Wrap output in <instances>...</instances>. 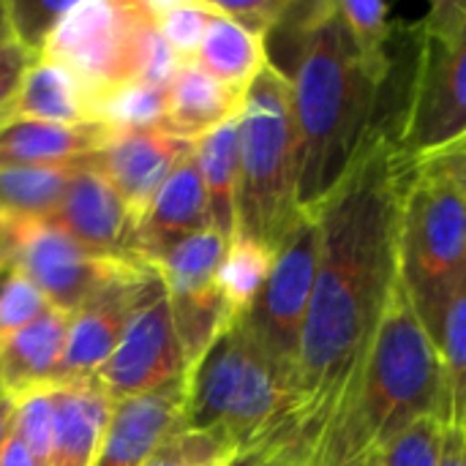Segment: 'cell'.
I'll return each mask as SVG.
<instances>
[{
    "label": "cell",
    "instance_id": "cell-16",
    "mask_svg": "<svg viewBox=\"0 0 466 466\" xmlns=\"http://www.w3.org/2000/svg\"><path fill=\"white\" fill-rule=\"evenodd\" d=\"M55 434L49 466H96L115 399L98 377L66 380L52 388Z\"/></svg>",
    "mask_w": 466,
    "mask_h": 466
},
{
    "label": "cell",
    "instance_id": "cell-20",
    "mask_svg": "<svg viewBox=\"0 0 466 466\" xmlns=\"http://www.w3.org/2000/svg\"><path fill=\"white\" fill-rule=\"evenodd\" d=\"M246 93L213 79L194 63H183L167 87V123L175 137L197 142L221 123L232 120L243 109Z\"/></svg>",
    "mask_w": 466,
    "mask_h": 466
},
{
    "label": "cell",
    "instance_id": "cell-42",
    "mask_svg": "<svg viewBox=\"0 0 466 466\" xmlns=\"http://www.w3.org/2000/svg\"><path fill=\"white\" fill-rule=\"evenodd\" d=\"M8 265H11V235H8V221H5V227L0 229V276L8 270Z\"/></svg>",
    "mask_w": 466,
    "mask_h": 466
},
{
    "label": "cell",
    "instance_id": "cell-6",
    "mask_svg": "<svg viewBox=\"0 0 466 466\" xmlns=\"http://www.w3.org/2000/svg\"><path fill=\"white\" fill-rule=\"evenodd\" d=\"M464 273L466 194L412 169L399 218V279L434 341Z\"/></svg>",
    "mask_w": 466,
    "mask_h": 466
},
{
    "label": "cell",
    "instance_id": "cell-1",
    "mask_svg": "<svg viewBox=\"0 0 466 466\" xmlns=\"http://www.w3.org/2000/svg\"><path fill=\"white\" fill-rule=\"evenodd\" d=\"M410 175V161L380 126L347 175L311 208L319 265L295 371L306 466L399 281V218Z\"/></svg>",
    "mask_w": 466,
    "mask_h": 466
},
{
    "label": "cell",
    "instance_id": "cell-14",
    "mask_svg": "<svg viewBox=\"0 0 466 466\" xmlns=\"http://www.w3.org/2000/svg\"><path fill=\"white\" fill-rule=\"evenodd\" d=\"M150 270L153 265H145L123 276L120 281L98 292L93 300H87L76 314H71L63 366H60V382L96 377L104 369V363L112 358L126 330V322L137 306V298Z\"/></svg>",
    "mask_w": 466,
    "mask_h": 466
},
{
    "label": "cell",
    "instance_id": "cell-33",
    "mask_svg": "<svg viewBox=\"0 0 466 466\" xmlns=\"http://www.w3.org/2000/svg\"><path fill=\"white\" fill-rule=\"evenodd\" d=\"M52 388L30 390L14 399L16 401L14 434L25 442V448L30 451L38 466H49V456H52V434H55Z\"/></svg>",
    "mask_w": 466,
    "mask_h": 466
},
{
    "label": "cell",
    "instance_id": "cell-15",
    "mask_svg": "<svg viewBox=\"0 0 466 466\" xmlns=\"http://www.w3.org/2000/svg\"><path fill=\"white\" fill-rule=\"evenodd\" d=\"M186 377L161 390L115 404L96 466H142L172 434L183 431Z\"/></svg>",
    "mask_w": 466,
    "mask_h": 466
},
{
    "label": "cell",
    "instance_id": "cell-36",
    "mask_svg": "<svg viewBox=\"0 0 466 466\" xmlns=\"http://www.w3.org/2000/svg\"><path fill=\"white\" fill-rule=\"evenodd\" d=\"M210 3L218 14L240 22L243 27H248L251 33H257L262 38L270 35V30L281 22V16L289 8V0H246V3H227V0L216 3V0H210Z\"/></svg>",
    "mask_w": 466,
    "mask_h": 466
},
{
    "label": "cell",
    "instance_id": "cell-18",
    "mask_svg": "<svg viewBox=\"0 0 466 466\" xmlns=\"http://www.w3.org/2000/svg\"><path fill=\"white\" fill-rule=\"evenodd\" d=\"M71 317L49 309L19 333L0 341V390L11 399L60 382Z\"/></svg>",
    "mask_w": 466,
    "mask_h": 466
},
{
    "label": "cell",
    "instance_id": "cell-9",
    "mask_svg": "<svg viewBox=\"0 0 466 466\" xmlns=\"http://www.w3.org/2000/svg\"><path fill=\"white\" fill-rule=\"evenodd\" d=\"M319 265V221L311 208H303L292 229L281 238L273 254L270 276L254 306L240 317L265 355L279 363L292 380L298 371L300 339L314 295Z\"/></svg>",
    "mask_w": 466,
    "mask_h": 466
},
{
    "label": "cell",
    "instance_id": "cell-37",
    "mask_svg": "<svg viewBox=\"0 0 466 466\" xmlns=\"http://www.w3.org/2000/svg\"><path fill=\"white\" fill-rule=\"evenodd\" d=\"M410 167L420 175L442 177L466 194V131L459 139H453L451 145H445V147H440L423 158L410 161Z\"/></svg>",
    "mask_w": 466,
    "mask_h": 466
},
{
    "label": "cell",
    "instance_id": "cell-7",
    "mask_svg": "<svg viewBox=\"0 0 466 466\" xmlns=\"http://www.w3.org/2000/svg\"><path fill=\"white\" fill-rule=\"evenodd\" d=\"M466 131V0H440L418 27L407 98L388 131L407 161L423 158Z\"/></svg>",
    "mask_w": 466,
    "mask_h": 466
},
{
    "label": "cell",
    "instance_id": "cell-4",
    "mask_svg": "<svg viewBox=\"0 0 466 466\" xmlns=\"http://www.w3.org/2000/svg\"><path fill=\"white\" fill-rule=\"evenodd\" d=\"M183 431H221L243 453L289 451L303 461L295 380L265 355L243 319L186 371Z\"/></svg>",
    "mask_w": 466,
    "mask_h": 466
},
{
    "label": "cell",
    "instance_id": "cell-38",
    "mask_svg": "<svg viewBox=\"0 0 466 466\" xmlns=\"http://www.w3.org/2000/svg\"><path fill=\"white\" fill-rule=\"evenodd\" d=\"M38 60V55H33L30 49H25L16 41H8L0 46V123L11 106V101L16 98L25 74L30 71V66Z\"/></svg>",
    "mask_w": 466,
    "mask_h": 466
},
{
    "label": "cell",
    "instance_id": "cell-34",
    "mask_svg": "<svg viewBox=\"0 0 466 466\" xmlns=\"http://www.w3.org/2000/svg\"><path fill=\"white\" fill-rule=\"evenodd\" d=\"M49 309L46 295L16 265H8L0 276V341L27 328Z\"/></svg>",
    "mask_w": 466,
    "mask_h": 466
},
{
    "label": "cell",
    "instance_id": "cell-2",
    "mask_svg": "<svg viewBox=\"0 0 466 466\" xmlns=\"http://www.w3.org/2000/svg\"><path fill=\"white\" fill-rule=\"evenodd\" d=\"M265 41H292L284 76L298 128L300 205L314 208L382 126L380 101L393 63L355 41L336 0L289 3Z\"/></svg>",
    "mask_w": 466,
    "mask_h": 466
},
{
    "label": "cell",
    "instance_id": "cell-8",
    "mask_svg": "<svg viewBox=\"0 0 466 466\" xmlns=\"http://www.w3.org/2000/svg\"><path fill=\"white\" fill-rule=\"evenodd\" d=\"M156 14L150 3L76 0L52 33L44 57L68 68L90 96V106L139 82L142 52Z\"/></svg>",
    "mask_w": 466,
    "mask_h": 466
},
{
    "label": "cell",
    "instance_id": "cell-10",
    "mask_svg": "<svg viewBox=\"0 0 466 466\" xmlns=\"http://www.w3.org/2000/svg\"><path fill=\"white\" fill-rule=\"evenodd\" d=\"M11 265H16L63 314H76L87 300L123 276L145 268L142 262L106 259L49 221H8Z\"/></svg>",
    "mask_w": 466,
    "mask_h": 466
},
{
    "label": "cell",
    "instance_id": "cell-3",
    "mask_svg": "<svg viewBox=\"0 0 466 466\" xmlns=\"http://www.w3.org/2000/svg\"><path fill=\"white\" fill-rule=\"evenodd\" d=\"M440 352L399 279L309 466H360L420 418H440Z\"/></svg>",
    "mask_w": 466,
    "mask_h": 466
},
{
    "label": "cell",
    "instance_id": "cell-46",
    "mask_svg": "<svg viewBox=\"0 0 466 466\" xmlns=\"http://www.w3.org/2000/svg\"><path fill=\"white\" fill-rule=\"evenodd\" d=\"M0 126H3V123H0Z\"/></svg>",
    "mask_w": 466,
    "mask_h": 466
},
{
    "label": "cell",
    "instance_id": "cell-21",
    "mask_svg": "<svg viewBox=\"0 0 466 466\" xmlns=\"http://www.w3.org/2000/svg\"><path fill=\"white\" fill-rule=\"evenodd\" d=\"M8 120H44V123H93V106L79 79L49 57H38L11 101L3 123Z\"/></svg>",
    "mask_w": 466,
    "mask_h": 466
},
{
    "label": "cell",
    "instance_id": "cell-5",
    "mask_svg": "<svg viewBox=\"0 0 466 466\" xmlns=\"http://www.w3.org/2000/svg\"><path fill=\"white\" fill-rule=\"evenodd\" d=\"M300 213V156L292 90L287 76L268 63L246 90L240 109L235 232L276 248Z\"/></svg>",
    "mask_w": 466,
    "mask_h": 466
},
{
    "label": "cell",
    "instance_id": "cell-29",
    "mask_svg": "<svg viewBox=\"0 0 466 466\" xmlns=\"http://www.w3.org/2000/svg\"><path fill=\"white\" fill-rule=\"evenodd\" d=\"M448 426L437 418H420L407 431L377 448L360 466H442Z\"/></svg>",
    "mask_w": 466,
    "mask_h": 466
},
{
    "label": "cell",
    "instance_id": "cell-39",
    "mask_svg": "<svg viewBox=\"0 0 466 466\" xmlns=\"http://www.w3.org/2000/svg\"><path fill=\"white\" fill-rule=\"evenodd\" d=\"M442 466H466V431L461 429H448Z\"/></svg>",
    "mask_w": 466,
    "mask_h": 466
},
{
    "label": "cell",
    "instance_id": "cell-41",
    "mask_svg": "<svg viewBox=\"0 0 466 466\" xmlns=\"http://www.w3.org/2000/svg\"><path fill=\"white\" fill-rule=\"evenodd\" d=\"M14 415H16V401L8 393H0V453L14 434Z\"/></svg>",
    "mask_w": 466,
    "mask_h": 466
},
{
    "label": "cell",
    "instance_id": "cell-43",
    "mask_svg": "<svg viewBox=\"0 0 466 466\" xmlns=\"http://www.w3.org/2000/svg\"><path fill=\"white\" fill-rule=\"evenodd\" d=\"M14 41V33H11V19H8V3L0 0V46Z\"/></svg>",
    "mask_w": 466,
    "mask_h": 466
},
{
    "label": "cell",
    "instance_id": "cell-17",
    "mask_svg": "<svg viewBox=\"0 0 466 466\" xmlns=\"http://www.w3.org/2000/svg\"><path fill=\"white\" fill-rule=\"evenodd\" d=\"M210 229V208L194 150L167 177L150 208L137 221V248L145 265L177 240Z\"/></svg>",
    "mask_w": 466,
    "mask_h": 466
},
{
    "label": "cell",
    "instance_id": "cell-11",
    "mask_svg": "<svg viewBox=\"0 0 466 466\" xmlns=\"http://www.w3.org/2000/svg\"><path fill=\"white\" fill-rule=\"evenodd\" d=\"M186 371L188 363L175 330L169 295L153 268L112 358L96 377L117 404L123 399L161 390L164 385L186 377Z\"/></svg>",
    "mask_w": 466,
    "mask_h": 466
},
{
    "label": "cell",
    "instance_id": "cell-19",
    "mask_svg": "<svg viewBox=\"0 0 466 466\" xmlns=\"http://www.w3.org/2000/svg\"><path fill=\"white\" fill-rule=\"evenodd\" d=\"M109 139L101 123H44L8 120L0 126V169L5 167H57L96 156Z\"/></svg>",
    "mask_w": 466,
    "mask_h": 466
},
{
    "label": "cell",
    "instance_id": "cell-35",
    "mask_svg": "<svg viewBox=\"0 0 466 466\" xmlns=\"http://www.w3.org/2000/svg\"><path fill=\"white\" fill-rule=\"evenodd\" d=\"M336 8L355 35V41L374 57H390L388 44L393 35L390 5L382 0H336Z\"/></svg>",
    "mask_w": 466,
    "mask_h": 466
},
{
    "label": "cell",
    "instance_id": "cell-47",
    "mask_svg": "<svg viewBox=\"0 0 466 466\" xmlns=\"http://www.w3.org/2000/svg\"><path fill=\"white\" fill-rule=\"evenodd\" d=\"M0 393H3V390H0Z\"/></svg>",
    "mask_w": 466,
    "mask_h": 466
},
{
    "label": "cell",
    "instance_id": "cell-28",
    "mask_svg": "<svg viewBox=\"0 0 466 466\" xmlns=\"http://www.w3.org/2000/svg\"><path fill=\"white\" fill-rule=\"evenodd\" d=\"M93 123H101L109 131L164 128L167 87H153L145 82L123 85L93 104Z\"/></svg>",
    "mask_w": 466,
    "mask_h": 466
},
{
    "label": "cell",
    "instance_id": "cell-22",
    "mask_svg": "<svg viewBox=\"0 0 466 466\" xmlns=\"http://www.w3.org/2000/svg\"><path fill=\"white\" fill-rule=\"evenodd\" d=\"M194 158L205 183L210 227L232 238L238 227V180H240V115L221 123L194 142Z\"/></svg>",
    "mask_w": 466,
    "mask_h": 466
},
{
    "label": "cell",
    "instance_id": "cell-30",
    "mask_svg": "<svg viewBox=\"0 0 466 466\" xmlns=\"http://www.w3.org/2000/svg\"><path fill=\"white\" fill-rule=\"evenodd\" d=\"M240 445L221 431H177L142 466H232Z\"/></svg>",
    "mask_w": 466,
    "mask_h": 466
},
{
    "label": "cell",
    "instance_id": "cell-23",
    "mask_svg": "<svg viewBox=\"0 0 466 466\" xmlns=\"http://www.w3.org/2000/svg\"><path fill=\"white\" fill-rule=\"evenodd\" d=\"M191 63L213 79L246 93L268 68V46L262 35L213 8V19Z\"/></svg>",
    "mask_w": 466,
    "mask_h": 466
},
{
    "label": "cell",
    "instance_id": "cell-27",
    "mask_svg": "<svg viewBox=\"0 0 466 466\" xmlns=\"http://www.w3.org/2000/svg\"><path fill=\"white\" fill-rule=\"evenodd\" d=\"M273 254L276 248L235 232L229 238L227 246V257L221 262L218 270V289L229 306V311L235 314V319H240L257 300V295L262 292L270 268H273Z\"/></svg>",
    "mask_w": 466,
    "mask_h": 466
},
{
    "label": "cell",
    "instance_id": "cell-25",
    "mask_svg": "<svg viewBox=\"0 0 466 466\" xmlns=\"http://www.w3.org/2000/svg\"><path fill=\"white\" fill-rule=\"evenodd\" d=\"M229 238L218 229H202L164 248L150 265L158 270L169 298L199 295L218 287V270L227 257Z\"/></svg>",
    "mask_w": 466,
    "mask_h": 466
},
{
    "label": "cell",
    "instance_id": "cell-12",
    "mask_svg": "<svg viewBox=\"0 0 466 466\" xmlns=\"http://www.w3.org/2000/svg\"><path fill=\"white\" fill-rule=\"evenodd\" d=\"M49 224L98 257L142 262L137 248V218L131 216L117 188L96 167L93 156L85 158L74 172L66 199Z\"/></svg>",
    "mask_w": 466,
    "mask_h": 466
},
{
    "label": "cell",
    "instance_id": "cell-44",
    "mask_svg": "<svg viewBox=\"0 0 466 466\" xmlns=\"http://www.w3.org/2000/svg\"><path fill=\"white\" fill-rule=\"evenodd\" d=\"M268 453H270V451H254V453H243V456H240V459H238V461H235L232 466H259V461H262Z\"/></svg>",
    "mask_w": 466,
    "mask_h": 466
},
{
    "label": "cell",
    "instance_id": "cell-45",
    "mask_svg": "<svg viewBox=\"0 0 466 466\" xmlns=\"http://www.w3.org/2000/svg\"><path fill=\"white\" fill-rule=\"evenodd\" d=\"M3 227H5V221H3V218H0V229H3Z\"/></svg>",
    "mask_w": 466,
    "mask_h": 466
},
{
    "label": "cell",
    "instance_id": "cell-40",
    "mask_svg": "<svg viewBox=\"0 0 466 466\" xmlns=\"http://www.w3.org/2000/svg\"><path fill=\"white\" fill-rule=\"evenodd\" d=\"M0 466H38V464H35V459L30 456V451L25 448V442H22L16 434H11V437H8V442H5V448H3V453H0Z\"/></svg>",
    "mask_w": 466,
    "mask_h": 466
},
{
    "label": "cell",
    "instance_id": "cell-24",
    "mask_svg": "<svg viewBox=\"0 0 466 466\" xmlns=\"http://www.w3.org/2000/svg\"><path fill=\"white\" fill-rule=\"evenodd\" d=\"M85 161V158H82ZM57 167H5L0 169V218L49 221L66 199L79 164Z\"/></svg>",
    "mask_w": 466,
    "mask_h": 466
},
{
    "label": "cell",
    "instance_id": "cell-26",
    "mask_svg": "<svg viewBox=\"0 0 466 466\" xmlns=\"http://www.w3.org/2000/svg\"><path fill=\"white\" fill-rule=\"evenodd\" d=\"M442 363V410L440 420L448 429L466 431V273L459 281L437 333Z\"/></svg>",
    "mask_w": 466,
    "mask_h": 466
},
{
    "label": "cell",
    "instance_id": "cell-13",
    "mask_svg": "<svg viewBox=\"0 0 466 466\" xmlns=\"http://www.w3.org/2000/svg\"><path fill=\"white\" fill-rule=\"evenodd\" d=\"M191 150V139L175 137L167 128L109 131V139L93 156V161L139 221L167 177Z\"/></svg>",
    "mask_w": 466,
    "mask_h": 466
},
{
    "label": "cell",
    "instance_id": "cell-31",
    "mask_svg": "<svg viewBox=\"0 0 466 466\" xmlns=\"http://www.w3.org/2000/svg\"><path fill=\"white\" fill-rule=\"evenodd\" d=\"M150 5H153V14L158 19L161 35L167 38V44L175 49V55L183 63H191L213 19L210 0L150 3Z\"/></svg>",
    "mask_w": 466,
    "mask_h": 466
},
{
    "label": "cell",
    "instance_id": "cell-32",
    "mask_svg": "<svg viewBox=\"0 0 466 466\" xmlns=\"http://www.w3.org/2000/svg\"><path fill=\"white\" fill-rule=\"evenodd\" d=\"M76 0H8L14 41L44 57L46 44Z\"/></svg>",
    "mask_w": 466,
    "mask_h": 466
}]
</instances>
